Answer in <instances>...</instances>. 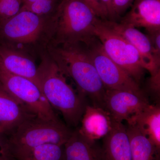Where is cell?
Segmentation results:
<instances>
[{
    "mask_svg": "<svg viewBox=\"0 0 160 160\" xmlns=\"http://www.w3.org/2000/svg\"><path fill=\"white\" fill-rule=\"evenodd\" d=\"M46 51L64 74L72 79L79 92L89 97L93 106L104 109L106 89L86 45L77 43L49 46Z\"/></svg>",
    "mask_w": 160,
    "mask_h": 160,
    "instance_id": "2",
    "label": "cell"
},
{
    "mask_svg": "<svg viewBox=\"0 0 160 160\" xmlns=\"http://www.w3.org/2000/svg\"><path fill=\"white\" fill-rule=\"evenodd\" d=\"M94 33L106 54L140 85L146 69L137 49L99 18L95 25Z\"/></svg>",
    "mask_w": 160,
    "mask_h": 160,
    "instance_id": "6",
    "label": "cell"
},
{
    "mask_svg": "<svg viewBox=\"0 0 160 160\" xmlns=\"http://www.w3.org/2000/svg\"><path fill=\"white\" fill-rule=\"evenodd\" d=\"M121 23L146 31L160 29V0H134Z\"/></svg>",
    "mask_w": 160,
    "mask_h": 160,
    "instance_id": "12",
    "label": "cell"
},
{
    "mask_svg": "<svg viewBox=\"0 0 160 160\" xmlns=\"http://www.w3.org/2000/svg\"><path fill=\"white\" fill-rule=\"evenodd\" d=\"M41 1L42 0H22V6L21 8H24L33 3L38 2Z\"/></svg>",
    "mask_w": 160,
    "mask_h": 160,
    "instance_id": "27",
    "label": "cell"
},
{
    "mask_svg": "<svg viewBox=\"0 0 160 160\" xmlns=\"http://www.w3.org/2000/svg\"><path fill=\"white\" fill-rule=\"evenodd\" d=\"M108 12V19L110 21H114V13L112 8V0H102Z\"/></svg>",
    "mask_w": 160,
    "mask_h": 160,
    "instance_id": "26",
    "label": "cell"
},
{
    "mask_svg": "<svg viewBox=\"0 0 160 160\" xmlns=\"http://www.w3.org/2000/svg\"><path fill=\"white\" fill-rule=\"evenodd\" d=\"M107 27L133 46L141 58L144 68L152 75L160 71V59L157 57L146 35L134 27L116 21L103 20Z\"/></svg>",
    "mask_w": 160,
    "mask_h": 160,
    "instance_id": "10",
    "label": "cell"
},
{
    "mask_svg": "<svg viewBox=\"0 0 160 160\" xmlns=\"http://www.w3.org/2000/svg\"><path fill=\"white\" fill-rule=\"evenodd\" d=\"M55 28L54 14L40 16L21 10L0 22V43L33 57L41 55L50 45Z\"/></svg>",
    "mask_w": 160,
    "mask_h": 160,
    "instance_id": "1",
    "label": "cell"
},
{
    "mask_svg": "<svg viewBox=\"0 0 160 160\" xmlns=\"http://www.w3.org/2000/svg\"><path fill=\"white\" fill-rule=\"evenodd\" d=\"M15 160H64V145L45 144L13 155Z\"/></svg>",
    "mask_w": 160,
    "mask_h": 160,
    "instance_id": "19",
    "label": "cell"
},
{
    "mask_svg": "<svg viewBox=\"0 0 160 160\" xmlns=\"http://www.w3.org/2000/svg\"><path fill=\"white\" fill-rule=\"evenodd\" d=\"M22 6V0H0V22L18 13Z\"/></svg>",
    "mask_w": 160,
    "mask_h": 160,
    "instance_id": "20",
    "label": "cell"
},
{
    "mask_svg": "<svg viewBox=\"0 0 160 160\" xmlns=\"http://www.w3.org/2000/svg\"><path fill=\"white\" fill-rule=\"evenodd\" d=\"M40 56L38 79L41 91L51 107L61 112L68 125L76 127L86 106L85 97L69 85L67 77L47 51Z\"/></svg>",
    "mask_w": 160,
    "mask_h": 160,
    "instance_id": "3",
    "label": "cell"
},
{
    "mask_svg": "<svg viewBox=\"0 0 160 160\" xmlns=\"http://www.w3.org/2000/svg\"><path fill=\"white\" fill-rule=\"evenodd\" d=\"M149 104L142 92L106 89L104 108L116 122L129 124Z\"/></svg>",
    "mask_w": 160,
    "mask_h": 160,
    "instance_id": "9",
    "label": "cell"
},
{
    "mask_svg": "<svg viewBox=\"0 0 160 160\" xmlns=\"http://www.w3.org/2000/svg\"><path fill=\"white\" fill-rule=\"evenodd\" d=\"M0 70L27 78L34 82L40 88L38 66H36L33 57L1 43Z\"/></svg>",
    "mask_w": 160,
    "mask_h": 160,
    "instance_id": "11",
    "label": "cell"
},
{
    "mask_svg": "<svg viewBox=\"0 0 160 160\" xmlns=\"http://www.w3.org/2000/svg\"><path fill=\"white\" fill-rule=\"evenodd\" d=\"M32 116H35L29 112L0 83V133L7 135Z\"/></svg>",
    "mask_w": 160,
    "mask_h": 160,
    "instance_id": "14",
    "label": "cell"
},
{
    "mask_svg": "<svg viewBox=\"0 0 160 160\" xmlns=\"http://www.w3.org/2000/svg\"><path fill=\"white\" fill-rule=\"evenodd\" d=\"M160 71L151 75L149 79V86L150 91L155 95L159 96Z\"/></svg>",
    "mask_w": 160,
    "mask_h": 160,
    "instance_id": "25",
    "label": "cell"
},
{
    "mask_svg": "<svg viewBox=\"0 0 160 160\" xmlns=\"http://www.w3.org/2000/svg\"><path fill=\"white\" fill-rule=\"evenodd\" d=\"M86 46L106 89L142 92L140 85L106 54L97 38Z\"/></svg>",
    "mask_w": 160,
    "mask_h": 160,
    "instance_id": "8",
    "label": "cell"
},
{
    "mask_svg": "<svg viewBox=\"0 0 160 160\" xmlns=\"http://www.w3.org/2000/svg\"><path fill=\"white\" fill-rule=\"evenodd\" d=\"M126 127L131 148L132 160H159V149L133 125L128 124Z\"/></svg>",
    "mask_w": 160,
    "mask_h": 160,
    "instance_id": "18",
    "label": "cell"
},
{
    "mask_svg": "<svg viewBox=\"0 0 160 160\" xmlns=\"http://www.w3.org/2000/svg\"><path fill=\"white\" fill-rule=\"evenodd\" d=\"M103 160H132L126 126L114 121L111 131L103 138Z\"/></svg>",
    "mask_w": 160,
    "mask_h": 160,
    "instance_id": "15",
    "label": "cell"
},
{
    "mask_svg": "<svg viewBox=\"0 0 160 160\" xmlns=\"http://www.w3.org/2000/svg\"><path fill=\"white\" fill-rule=\"evenodd\" d=\"M0 83L32 114L43 120L59 121L39 87L31 80L0 70Z\"/></svg>",
    "mask_w": 160,
    "mask_h": 160,
    "instance_id": "7",
    "label": "cell"
},
{
    "mask_svg": "<svg viewBox=\"0 0 160 160\" xmlns=\"http://www.w3.org/2000/svg\"><path fill=\"white\" fill-rule=\"evenodd\" d=\"M134 0H112L114 19L119 18L131 7Z\"/></svg>",
    "mask_w": 160,
    "mask_h": 160,
    "instance_id": "23",
    "label": "cell"
},
{
    "mask_svg": "<svg viewBox=\"0 0 160 160\" xmlns=\"http://www.w3.org/2000/svg\"><path fill=\"white\" fill-rule=\"evenodd\" d=\"M72 132L61 121H48L32 116L7 136L13 155L45 144L63 146Z\"/></svg>",
    "mask_w": 160,
    "mask_h": 160,
    "instance_id": "5",
    "label": "cell"
},
{
    "mask_svg": "<svg viewBox=\"0 0 160 160\" xmlns=\"http://www.w3.org/2000/svg\"><path fill=\"white\" fill-rule=\"evenodd\" d=\"M54 15L55 28L49 46L87 45L96 38L94 29L99 18L83 0H62Z\"/></svg>",
    "mask_w": 160,
    "mask_h": 160,
    "instance_id": "4",
    "label": "cell"
},
{
    "mask_svg": "<svg viewBox=\"0 0 160 160\" xmlns=\"http://www.w3.org/2000/svg\"><path fill=\"white\" fill-rule=\"evenodd\" d=\"M114 121L106 109L95 106H86L78 128L82 135L91 141L103 138L111 131Z\"/></svg>",
    "mask_w": 160,
    "mask_h": 160,
    "instance_id": "13",
    "label": "cell"
},
{
    "mask_svg": "<svg viewBox=\"0 0 160 160\" xmlns=\"http://www.w3.org/2000/svg\"><path fill=\"white\" fill-rule=\"evenodd\" d=\"M100 19L107 20L108 12L102 0H83Z\"/></svg>",
    "mask_w": 160,
    "mask_h": 160,
    "instance_id": "21",
    "label": "cell"
},
{
    "mask_svg": "<svg viewBox=\"0 0 160 160\" xmlns=\"http://www.w3.org/2000/svg\"><path fill=\"white\" fill-rule=\"evenodd\" d=\"M147 32L146 35L150 41L155 54L160 59V29L147 31Z\"/></svg>",
    "mask_w": 160,
    "mask_h": 160,
    "instance_id": "24",
    "label": "cell"
},
{
    "mask_svg": "<svg viewBox=\"0 0 160 160\" xmlns=\"http://www.w3.org/2000/svg\"><path fill=\"white\" fill-rule=\"evenodd\" d=\"M82 135L78 128L64 145V160H103L102 148Z\"/></svg>",
    "mask_w": 160,
    "mask_h": 160,
    "instance_id": "16",
    "label": "cell"
},
{
    "mask_svg": "<svg viewBox=\"0 0 160 160\" xmlns=\"http://www.w3.org/2000/svg\"><path fill=\"white\" fill-rule=\"evenodd\" d=\"M128 125H133L158 149H160V107L150 105Z\"/></svg>",
    "mask_w": 160,
    "mask_h": 160,
    "instance_id": "17",
    "label": "cell"
},
{
    "mask_svg": "<svg viewBox=\"0 0 160 160\" xmlns=\"http://www.w3.org/2000/svg\"><path fill=\"white\" fill-rule=\"evenodd\" d=\"M0 160H15L8 137L0 133Z\"/></svg>",
    "mask_w": 160,
    "mask_h": 160,
    "instance_id": "22",
    "label": "cell"
}]
</instances>
